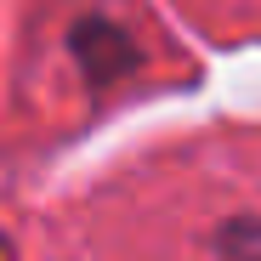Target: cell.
Listing matches in <instances>:
<instances>
[{
  "label": "cell",
  "mask_w": 261,
  "mask_h": 261,
  "mask_svg": "<svg viewBox=\"0 0 261 261\" xmlns=\"http://www.w3.org/2000/svg\"><path fill=\"white\" fill-rule=\"evenodd\" d=\"M216 255L222 261H261V222H227L216 233Z\"/></svg>",
  "instance_id": "obj_1"
}]
</instances>
